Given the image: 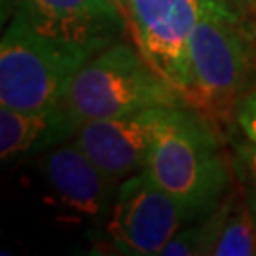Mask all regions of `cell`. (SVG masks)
<instances>
[{
	"mask_svg": "<svg viewBox=\"0 0 256 256\" xmlns=\"http://www.w3.org/2000/svg\"><path fill=\"white\" fill-rule=\"evenodd\" d=\"M44 176L63 207L104 224L114 202V182L76 142H61L44 160Z\"/></svg>",
	"mask_w": 256,
	"mask_h": 256,
	"instance_id": "9",
	"label": "cell"
},
{
	"mask_svg": "<svg viewBox=\"0 0 256 256\" xmlns=\"http://www.w3.org/2000/svg\"><path fill=\"white\" fill-rule=\"evenodd\" d=\"M144 171L182 207L188 220L212 212L232 184L216 129L200 112L182 106L173 110L156 138Z\"/></svg>",
	"mask_w": 256,
	"mask_h": 256,
	"instance_id": "2",
	"label": "cell"
},
{
	"mask_svg": "<svg viewBox=\"0 0 256 256\" xmlns=\"http://www.w3.org/2000/svg\"><path fill=\"white\" fill-rule=\"evenodd\" d=\"M184 95L128 44H112L90 57L74 72L59 99L66 128L74 137L93 120L126 116L156 106H182Z\"/></svg>",
	"mask_w": 256,
	"mask_h": 256,
	"instance_id": "1",
	"label": "cell"
},
{
	"mask_svg": "<svg viewBox=\"0 0 256 256\" xmlns=\"http://www.w3.org/2000/svg\"><path fill=\"white\" fill-rule=\"evenodd\" d=\"M128 6L142 55L186 99L192 84L188 44L205 0H128Z\"/></svg>",
	"mask_w": 256,
	"mask_h": 256,
	"instance_id": "6",
	"label": "cell"
},
{
	"mask_svg": "<svg viewBox=\"0 0 256 256\" xmlns=\"http://www.w3.org/2000/svg\"><path fill=\"white\" fill-rule=\"evenodd\" d=\"M203 218L186 222L182 228L171 238V241L165 245V248L162 250V256L202 254L203 243H205V222H203Z\"/></svg>",
	"mask_w": 256,
	"mask_h": 256,
	"instance_id": "13",
	"label": "cell"
},
{
	"mask_svg": "<svg viewBox=\"0 0 256 256\" xmlns=\"http://www.w3.org/2000/svg\"><path fill=\"white\" fill-rule=\"evenodd\" d=\"M234 169L238 173V182L243 188L247 200L256 207V144L245 138H232Z\"/></svg>",
	"mask_w": 256,
	"mask_h": 256,
	"instance_id": "12",
	"label": "cell"
},
{
	"mask_svg": "<svg viewBox=\"0 0 256 256\" xmlns=\"http://www.w3.org/2000/svg\"><path fill=\"white\" fill-rule=\"evenodd\" d=\"M190 222L184 209L142 169L124 178L104 220V241L116 254H162L174 234Z\"/></svg>",
	"mask_w": 256,
	"mask_h": 256,
	"instance_id": "5",
	"label": "cell"
},
{
	"mask_svg": "<svg viewBox=\"0 0 256 256\" xmlns=\"http://www.w3.org/2000/svg\"><path fill=\"white\" fill-rule=\"evenodd\" d=\"M192 84L186 101L210 114L236 110L239 101L252 92L256 68L250 34L238 27L236 12L226 0H205V6L190 44Z\"/></svg>",
	"mask_w": 256,
	"mask_h": 256,
	"instance_id": "3",
	"label": "cell"
},
{
	"mask_svg": "<svg viewBox=\"0 0 256 256\" xmlns=\"http://www.w3.org/2000/svg\"><path fill=\"white\" fill-rule=\"evenodd\" d=\"M226 2H228L230 6H232V8H234V6H243V4H245V2H247V0H226Z\"/></svg>",
	"mask_w": 256,
	"mask_h": 256,
	"instance_id": "15",
	"label": "cell"
},
{
	"mask_svg": "<svg viewBox=\"0 0 256 256\" xmlns=\"http://www.w3.org/2000/svg\"><path fill=\"white\" fill-rule=\"evenodd\" d=\"M176 106H156L126 116L93 120L78 128L74 142L116 184L142 171L156 138Z\"/></svg>",
	"mask_w": 256,
	"mask_h": 256,
	"instance_id": "7",
	"label": "cell"
},
{
	"mask_svg": "<svg viewBox=\"0 0 256 256\" xmlns=\"http://www.w3.org/2000/svg\"><path fill=\"white\" fill-rule=\"evenodd\" d=\"M72 137L57 106L44 112L18 110L0 104V158L46 150Z\"/></svg>",
	"mask_w": 256,
	"mask_h": 256,
	"instance_id": "11",
	"label": "cell"
},
{
	"mask_svg": "<svg viewBox=\"0 0 256 256\" xmlns=\"http://www.w3.org/2000/svg\"><path fill=\"white\" fill-rule=\"evenodd\" d=\"M207 256H256V207L238 186L205 218Z\"/></svg>",
	"mask_w": 256,
	"mask_h": 256,
	"instance_id": "10",
	"label": "cell"
},
{
	"mask_svg": "<svg viewBox=\"0 0 256 256\" xmlns=\"http://www.w3.org/2000/svg\"><path fill=\"white\" fill-rule=\"evenodd\" d=\"M248 34H250V38L256 42V27H252V28H248Z\"/></svg>",
	"mask_w": 256,
	"mask_h": 256,
	"instance_id": "16",
	"label": "cell"
},
{
	"mask_svg": "<svg viewBox=\"0 0 256 256\" xmlns=\"http://www.w3.org/2000/svg\"><path fill=\"white\" fill-rule=\"evenodd\" d=\"M16 12L38 32L90 55L116 44L126 28L118 0H18Z\"/></svg>",
	"mask_w": 256,
	"mask_h": 256,
	"instance_id": "8",
	"label": "cell"
},
{
	"mask_svg": "<svg viewBox=\"0 0 256 256\" xmlns=\"http://www.w3.org/2000/svg\"><path fill=\"white\" fill-rule=\"evenodd\" d=\"M88 52L50 38L14 12L0 42V104L44 112L59 104Z\"/></svg>",
	"mask_w": 256,
	"mask_h": 256,
	"instance_id": "4",
	"label": "cell"
},
{
	"mask_svg": "<svg viewBox=\"0 0 256 256\" xmlns=\"http://www.w3.org/2000/svg\"><path fill=\"white\" fill-rule=\"evenodd\" d=\"M236 122L243 137L256 144V90L248 92L236 106Z\"/></svg>",
	"mask_w": 256,
	"mask_h": 256,
	"instance_id": "14",
	"label": "cell"
}]
</instances>
